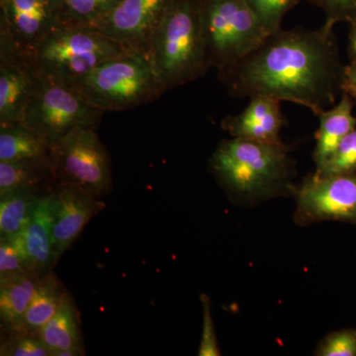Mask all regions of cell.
Instances as JSON below:
<instances>
[{"mask_svg":"<svg viewBox=\"0 0 356 356\" xmlns=\"http://www.w3.org/2000/svg\"><path fill=\"white\" fill-rule=\"evenodd\" d=\"M343 69L334 29L322 26L318 30L281 28L218 72L234 97L268 96L301 105L318 116L343 93Z\"/></svg>","mask_w":356,"mask_h":356,"instance_id":"cell-1","label":"cell"},{"mask_svg":"<svg viewBox=\"0 0 356 356\" xmlns=\"http://www.w3.org/2000/svg\"><path fill=\"white\" fill-rule=\"evenodd\" d=\"M146 51L163 92L202 76L211 65L199 0H173Z\"/></svg>","mask_w":356,"mask_h":356,"instance_id":"cell-2","label":"cell"},{"mask_svg":"<svg viewBox=\"0 0 356 356\" xmlns=\"http://www.w3.org/2000/svg\"><path fill=\"white\" fill-rule=\"evenodd\" d=\"M284 144L225 140L209 161L211 172L229 192L238 197H267L293 189L294 165Z\"/></svg>","mask_w":356,"mask_h":356,"instance_id":"cell-3","label":"cell"},{"mask_svg":"<svg viewBox=\"0 0 356 356\" xmlns=\"http://www.w3.org/2000/svg\"><path fill=\"white\" fill-rule=\"evenodd\" d=\"M70 84L103 112L133 108L163 93L144 49H131Z\"/></svg>","mask_w":356,"mask_h":356,"instance_id":"cell-4","label":"cell"},{"mask_svg":"<svg viewBox=\"0 0 356 356\" xmlns=\"http://www.w3.org/2000/svg\"><path fill=\"white\" fill-rule=\"evenodd\" d=\"M90 26L62 24L42 41L33 55L37 70L70 83L106 60L131 50Z\"/></svg>","mask_w":356,"mask_h":356,"instance_id":"cell-5","label":"cell"},{"mask_svg":"<svg viewBox=\"0 0 356 356\" xmlns=\"http://www.w3.org/2000/svg\"><path fill=\"white\" fill-rule=\"evenodd\" d=\"M199 7L211 67L236 64L268 36L247 0H199Z\"/></svg>","mask_w":356,"mask_h":356,"instance_id":"cell-6","label":"cell"},{"mask_svg":"<svg viewBox=\"0 0 356 356\" xmlns=\"http://www.w3.org/2000/svg\"><path fill=\"white\" fill-rule=\"evenodd\" d=\"M103 113L70 83L39 72L22 122L51 147L72 129L97 128Z\"/></svg>","mask_w":356,"mask_h":356,"instance_id":"cell-7","label":"cell"},{"mask_svg":"<svg viewBox=\"0 0 356 356\" xmlns=\"http://www.w3.org/2000/svg\"><path fill=\"white\" fill-rule=\"evenodd\" d=\"M56 184L79 187L102 199L112 191L111 163L95 129L76 127L51 147Z\"/></svg>","mask_w":356,"mask_h":356,"instance_id":"cell-8","label":"cell"},{"mask_svg":"<svg viewBox=\"0 0 356 356\" xmlns=\"http://www.w3.org/2000/svg\"><path fill=\"white\" fill-rule=\"evenodd\" d=\"M295 222L310 226L339 221L356 225V172L308 175L295 191Z\"/></svg>","mask_w":356,"mask_h":356,"instance_id":"cell-9","label":"cell"},{"mask_svg":"<svg viewBox=\"0 0 356 356\" xmlns=\"http://www.w3.org/2000/svg\"><path fill=\"white\" fill-rule=\"evenodd\" d=\"M62 24L63 0H0V46L31 60L42 41Z\"/></svg>","mask_w":356,"mask_h":356,"instance_id":"cell-10","label":"cell"},{"mask_svg":"<svg viewBox=\"0 0 356 356\" xmlns=\"http://www.w3.org/2000/svg\"><path fill=\"white\" fill-rule=\"evenodd\" d=\"M105 208L106 204L102 199L79 187L54 185L51 191V222L56 266L83 233L86 225Z\"/></svg>","mask_w":356,"mask_h":356,"instance_id":"cell-11","label":"cell"},{"mask_svg":"<svg viewBox=\"0 0 356 356\" xmlns=\"http://www.w3.org/2000/svg\"><path fill=\"white\" fill-rule=\"evenodd\" d=\"M173 0H119L111 11L90 27L131 48L146 50L149 37Z\"/></svg>","mask_w":356,"mask_h":356,"instance_id":"cell-12","label":"cell"},{"mask_svg":"<svg viewBox=\"0 0 356 356\" xmlns=\"http://www.w3.org/2000/svg\"><path fill=\"white\" fill-rule=\"evenodd\" d=\"M38 77L31 58L0 46V125L22 122Z\"/></svg>","mask_w":356,"mask_h":356,"instance_id":"cell-13","label":"cell"},{"mask_svg":"<svg viewBox=\"0 0 356 356\" xmlns=\"http://www.w3.org/2000/svg\"><path fill=\"white\" fill-rule=\"evenodd\" d=\"M280 104V100L268 96H254L240 114L222 119V130L232 138L283 144L280 133L285 118Z\"/></svg>","mask_w":356,"mask_h":356,"instance_id":"cell-14","label":"cell"},{"mask_svg":"<svg viewBox=\"0 0 356 356\" xmlns=\"http://www.w3.org/2000/svg\"><path fill=\"white\" fill-rule=\"evenodd\" d=\"M17 238L30 273L44 276L53 271L56 264L51 238V191L39 199L31 218Z\"/></svg>","mask_w":356,"mask_h":356,"instance_id":"cell-15","label":"cell"},{"mask_svg":"<svg viewBox=\"0 0 356 356\" xmlns=\"http://www.w3.org/2000/svg\"><path fill=\"white\" fill-rule=\"evenodd\" d=\"M353 107L355 102L353 98L343 92L339 102L318 115L320 123L316 133L317 144L313 154L316 170H321L325 165L344 137L356 127Z\"/></svg>","mask_w":356,"mask_h":356,"instance_id":"cell-16","label":"cell"},{"mask_svg":"<svg viewBox=\"0 0 356 356\" xmlns=\"http://www.w3.org/2000/svg\"><path fill=\"white\" fill-rule=\"evenodd\" d=\"M42 276L27 273L0 282L1 336L22 334L23 322Z\"/></svg>","mask_w":356,"mask_h":356,"instance_id":"cell-17","label":"cell"},{"mask_svg":"<svg viewBox=\"0 0 356 356\" xmlns=\"http://www.w3.org/2000/svg\"><path fill=\"white\" fill-rule=\"evenodd\" d=\"M39 337L51 356L60 351L77 350L84 353L81 317L70 292L65 294L62 306L56 315L42 327Z\"/></svg>","mask_w":356,"mask_h":356,"instance_id":"cell-18","label":"cell"},{"mask_svg":"<svg viewBox=\"0 0 356 356\" xmlns=\"http://www.w3.org/2000/svg\"><path fill=\"white\" fill-rule=\"evenodd\" d=\"M56 184L50 159L0 161V194L13 191L50 192Z\"/></svg>","mask_w":356,"mask_h":356,"instance_id":"cell-19","label":"cell"},{"mask_svg":"<svg viewBox=\"0 0 356 356\" xmlns=\"http://www.w3.org/2000/svg\"><path fill=\"white\" fill-rule=\"evenodd\" d=\"M49 143L23 122L0 125V161L50 159Z\"/></svg>","mask_w":356,"mask_h":356,"instance_id":"cell-20","label":"cell"},{"mask_svg":"<svg viewBox=\"0 0 356 356\" xmlns=\"http://www.w3.org/2000/svg\"><path fill=\"white\" fill-rule=\"evenodd\" d=\"M69 292L54 271L44 274L35 293L23 322L22 334L39 337V332L62 306Z\"/></svg>","mask_w":356,"mask_h":356,"instance_id":"cell-21","label":"cell"},{"mask_svg":"<svg viewBox=\"0 0 356 356\" xmlns=\"http://www.w3.org/2000/svg\"><path fill=\"white\" fill-rule=\"evenodd\" d=\"M46 193L24 189L0 194V238L20 235L39 199Z\"/></svg>","mask_w":356,"mask_h":356,"instance_id":"cell-22","label":"cell"},{"mask_svg":"<svg viewBox=\"0 0 356 356\" xmlns=\"http://www.w3.org/2000/svg\"><path fill=\"white\" fill-rule=\"evenodd\" d=\"M119 0H63L65 24L93 26L111 11Z\"/></svg>","mask_w":356,"mask_h":356,"instance_id":"cell-23","label":"cell"},{"mask_svg":"<svg viewBox=\"0 0 356 356\" xmlns=\"http://www.w3.org/2000/svg\"><path fill=\"white\" fill-rule=\"evenodd\" d=\"M257 14L267 34L277 32L282 28L285 15L302 0H247Z\"/></svg>","mask_w":356,"mask_h":356,"instance_id":"cell-24","label":"cell"},{"mask_svg":"<svg viewBox=\"0 0 356 356\" xmlns=\"http://www.w3.org/2000/svg\"><path fill=\"white\" fill-rule=\"evenodd\" d=\"M316 172L322 175L356 172V127L344 137L332 158Z\"/></svg>","mask_w":356,"mask_h":356,"instance_id":"cell-25","label":"cell"},{"mask_svg":"<svg viewBox=\"0 0 356 356\" xmlns=\"http://www.w3.org/2000/svg\"><path fill=\"white\" fill-rule=\"evenodd\" d=\"M27 273L17 236L0 238V282Z\"/></svg>","mask_w":356,"mask_h":356,"instance_id":"cell-26","label":"cell"},{"mask_svg":"<svg viewBox=\"0 0 356 356\" xmlns=\"http://www.w3.org/2000/svg\"><path fill=\"white\" fill-rule=\"evenodd\" d=\"M1 356H51L39 337L28 334H14L1 337Z\"/></svg>","mask_w":356,"mask_h":356,"instance_id":"cell-27","label":"cell"},{"mask_svg":"<svg viewBox=\"0 0 356 356\" xmlns=\"http://www.w3.org/2000/svg\"><path fill=\"white\" fill-rule=\"evenodd\" d=\"M320 356H356V329H344L327 334L315 351Z\"/></svg>","mask_w":356,"mask_h":356,"instance_id":"cell-28","label":"cell"},{"mask_svg":"<svg viewBox=\"0 0 356 356\" xmlns=\"http://www.w3.org/2000/svg\"><path fill=\"white\" fill-rule=\"evenodd\" d=\"M325 13L324 27L334 29L339 22L350 24L356 19V0H306Z\"/></svg>","mask_w":356,"mask_h":356,"instance_id":"cell-29","label":"cell"},{"mask_svg":"<svg viewBox=\"0 0 356 356\" xmlns=\"http://www.w3.org/2000/svg\"><path fill=\"white\" fill-rule=\"evenodd\" d=\"M201 302H202L203 307V330L198 355H221L219 346H218L216 332H215L214 330V324H213L209 297L205 294L201 295Z\"/></svg>","mask_w":356,"mask_h":356,"instance_id":"cell-30","label":"cell"},{"mask_svg":"<svg viewBox=\"0 0 356 356\" xmlns=\"http://www.w3.org/2000/svg\"><path fill=\"white\" fill-rule=\"evenodd\" d=\"M341 90L356 102V60L344 65Z\"/></svg>","mask_w":356,"mask_h":356,"instance_id":"cell-31","label":"cell"},{"mask_svg":"<svg viewBox=\"0 0 356 356\" xmlns=\"http://www.w3.org/2000/svg\"><path fill=\"white\" fill-rule=\"evenodd\" d=\"M350 26L348 54L350 62H353V60H356V19L350 22Z\"/></svg>","mask_w":356,"mask_h":356,"instance_id":"cell-32","label":"cell"}]
</instances>
